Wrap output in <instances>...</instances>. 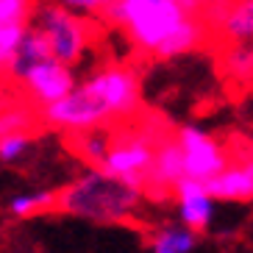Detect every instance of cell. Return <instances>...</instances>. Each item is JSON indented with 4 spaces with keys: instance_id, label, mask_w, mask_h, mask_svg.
Wrapping results in <instances>:
<instances>
[{
    "instance_id": "1",
    "label": "cell",
    "mask_w": 253,
    "mask_h": 253,
    "mask_svg": "<svg viewBox=\"0 0 253 253\" xmlns=\"http://www.w3.org/2000/svg\"><path fill=\"white\" fill-rule=\"evenodd\" d=\"M145 112L142 75L134 64L109 61L78 81L67 97L39 109V126L75 136L95 128H120Z\"/></svg>"
},
{
    "instance_id": "2",
    "label": "cell",
    "mask_w": 253,
    "mask_h": 253,
    "mask_svg": "<svg viewBox=\"0 0 253 253\" xmlns=\"http://www.w3.org/2000/svg\"><path fill=\"white\" fill-rule=\"evenodd\" d=\"M103 20L117 28L139 56L156 61L189 56L211 39L206 23L184 11L178 0H114Z\"/></svg>"
},
{
    "instance_id": "3",
    "label": "cell",
    "mask_w": 253,
    "mask_h": 253,
    "mask_svg": "<svg viewBox=\"0 0 253 253\" xmlns=\"http://www.w3.org/2000/svg\"><path fill=\"white\" fill-rule=\"evenodd\" d=\"M145 192L106 175L100 167H84L56 189V211L95 225H131L139 220Z\"/></svg>"
},
{
    "instance_id": "4",
    "label": "cell",
    "mask_w": 253,
    "mask_h": 253,
    "mask_svg": "<svg viewBox=\"0 0 253 253\" xmlns=\"http://www.w3.org/2000/svg\"><path fill=\"white\" fill-rule=\"evenodd\" d=\"M34 25L42 31L50 56L67 67H75L92 47V20L73 14L56 0H39Z\"/></svg>"
},
{
    "instance_id": "5",
    "label": "cell",
    "mask_w": 253,
    "mask_h": 253,
    "mask_svg": "<svg viewBox=\"0 0 253 253\" xmlns=\"http://www.w3.org/2000/svg\"><path fill=\"white\" fill-rule=\"evenodd\" d=\"M172 136L178 142L181 159H184V178L209 184L231 164V145L198 123L175 126Z\"/></svg>"
},
{
    "instance_id": "6",
    "label": "cell",
    "mask_w": 253,
    "mask_h": 253,
    "mask_svg": "<svg viewBox=\"0 0 253 253\" xmlns=\"http://www.w3.org/2000/svg\"><path fill=\"white\" fill-rule=\"evenodd\" d=\"M14 84L20 86L25 103H31L34 109H45V106L59 103L61 97H67L78 86V75H75V67H67L56 59H45L25 70Z\"/></svg>"
},
{
    "instance_id": "7",
    "label": "cell",
    "mask_w": 253,
    "mask_h": 253,
    "mask_svg": "<svg viewBox=\"0 0 253 253\" xmlns=\"http://www.w3.org/2000/svg\"><path fill=\"white\" fill-rule=\"evenodd\" d=\"M170 206H172V217L181 225H186L195 234H206V231H211V225L217 220V206L220 203L211 198L206 184L184 178L172 189Z\"/></svg>"
},
{
    "instance_id": "8",
    "label": "cell",
    "mask_w": 253,
    "mask_h": 253,
    "mask_svg": "<svg viewBox=\"0 0 253 253\" xmlns=\"http://www.w3.org/2000/svg\"><path fill=\"white\" fill-rule=\"evenodd\" d=\"M203 23L217 45H253V0H234L228 8H206Z\"/></svg>"
},
{
    "instance_id": "9",
    "label": "cell",
    "mask_w": 253,
    "mask_h": 253,
    "mask_svg": "<svg viewBox=\"0 0 253 253\" xmlns=\"http://www.w3.org/2000/svg\"><path fill=\"white\" fill-rule=\"evenodd\" d=\"M181 181H184V159H181L175 136H170V139H164L156 148V159H153V170H150L145 198H150V201H170L172 189Z\"/></svg>"
},
{
    "instance_id": "10",
    "label": "cell",
    "mask_w": 253,
    "mask_h": 253,
    "mask_svg": "<svg viewBox=\"0 0 253 253\" xmlns=\"http://www.w3.org/2000/svg\"><path fill=\"white\" fill-rule=\"evenodd\" d=\"M209 192L217 203H251L253 201V172L242 159H231L220 175L209 181Z\"/></svg>"
},
{
    "instance_id": "11",
    "label": "cell",
    "mask_w": 253,
    "mask_h": 253,
    "mask_svg": "<svg viewBox=\"0 0 253 253\" xmlns=\"http://www.w3.org/2000/svg\"><path fill=\"white\" fill-rule=\"evenodd\" d=\"M201 245V234L181 225L175 217L162 220L148 234V253H195Z\"/></svg>"
},
{
    "instance_id": "12",
    "label": "cell",
    "mask_w": 253,
    "mask_h": 253,
    "mask_svg": "<svg viewBox=\"0 0 253 253\" xmlns=\"http://www.w3.org/2000/svg\"><path fill=\"white\" fill-rule=\"evenodd\" d=\"M220 75L231 86H253V45H220L217 53Z\"/></svg>"
},
{
    "instance_id": "13",
    "label": "cell",
    "mask_w": 253,
    "mask_h": 253,
    "mask_svg": "<svg viewBox=\"0 0 253 253\" xmlns=\"http://www.w3.org/2000/svg\"><path fill=\"white\" fill-rule=\"evenodd\" d=\"M45 59H53L50 47H47L42 31L31 23L28 31H25V37H23V42H20V50H17L14 61H11V67H8V73H6V78L8 81H17L25 70H31L34 64H39V61H45Z\"/></svg>"
},
{
    "instance_id": "14",
    "label": "cell",
    "mask_w": 253,
    "mask_h": 253,
    "mask_svg": "<svg viewBox=\"0 0 253 253\" xmlns=\"http://www.w3.org/2000/svg\"><path fill=\"white\" fill-rule=\"evenodd\" d=\"M67 145L86 167H100L112 148V128H95V131L67 136Z\"/></svg>"
},
{
    "instance_id": "15",
    "label": "cell",
    "mask_w": 253,
    "mask_h": 253,
    "mask_svg": "<svg viewBox=\"0 0 253 253\" xmlns=\"http://www.w3.org/2000/svg\"><path fill=\"white\" fill-rule=\"evenodd\" d=\"M6 211L14 220H34V217L56 211V189H31V192H17L8 198Z\"/></svg>"
},
{
    "instance_id": "16",
    "label": "cell",
    "mask_w": 253,
    "mask_h": 253,
    "mask_svg": "<svg viewBox=\"0 0 253 253\" xmlns=\"http://www.w3.org/2000/svg\"><path fill=\"white\" fill-rule=\"evenodd\" d=\"M37 142V131H8L0 136V164H20Z\"/></svg>"
},
{
    "instance_id": "17",
    "label": "cell",
    "mask_w": 253,
    "mask_h": 253,
    "mask_svg": "<svg viewBox=\"0 0 253 253\" xmlns=\"http://www.w3.org/2000/svg\"><path fill=\"white\" fill-rule=\"evenodd\" d=\"M39 0H0V28L8 25H31Z\"/></svg>"
},
{
    "instance_id": "18",
    "label": "cell",
    "mask_w": 253,
    "mask_h": 253,
    "mask_svg": "<svg viewBox=\"0 0 253 253\" xmlns=\"http://www.w3.org/2000/svg\"><path fill=\"white\" fill-rule=\"evenodd\" d=\"M56 3H61L67 11L84 17V20L106 17V14H109V8L114 6V0H56Z\"/></svg>"
},
{
    "instance_id": "19",
    "label": "cell",
    "mask_w": 253,
    "mask_h": 253,
    "mask_svg": "<svg viewBox=\"0 0 253 253\" xmlns=\"http://www.w3.org/2000/svg\"><path fill=\"white\" fill-rule=\"evenodd\" d=\"M178 6L184 8V11H189V14L203 20V11H206V3H203V0H178Z\"/></svg>"
},
{
    "instance_id": "20",
    "label": "cell",
    "mask_w": 253,
    "mask_h": 253,
    "mask_svg": "<svg viewBox=\"0 0 253 253\" xmlns=\"http://www.w3.org/2000/svg\"><path fill=\"white\" fill-rule=\"evenodd\" d=\"M206 3V8H228L234 0H203Z\"/></svg>"
},
{
    "instance_id": "21",
    "label": "cell",
    "mask_w": 253,
    "mask_h": 253,
    "mask_svg": "<svg viewBox=\"0 0 253 253\" xmlns=\"http://www.w3.org/2000/svg\"><path fill=\"white\" fill-rule=\"evenodd\" d=\"M0 78H3V75H0Z\"/></svg>"
}]
</instances>
